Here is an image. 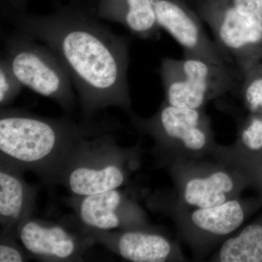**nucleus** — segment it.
<instances>
[{
    "label": "nucleus",
    "instance_id": "f257e3e1",
    "mask_svg": "<svg viewBox=\"0 0 262 262\" xmlns=\"http://www.w3.org/2000/svg\"><path fill=\"white\" fill-rule=\"evenodd\" d=\"M1 13L15 32L54 51L75 88L84 120L108 107L131 113L130 38L101 24L94 10L72 2L50 14L33 15L1 3Z\"/></svg>",
    "mask_w": 262,
    "mask_h": 262
},
{
    "label": "nucleus",
    "instance_id": "f03ea898",
    "mask_svg": "<svg viewBox=\"0 0 262 262\" xmlns=\"http://www.w3.org/2000/svg\"><path fill=\"white\" fill-rule=\"evenodd\" d=\"M110 123L70 117L49 118L20 108L0 110V161L20 171L36 174L44 184L56 185L66 159L84 137L108 132Z\"/></svg>",
    "mask_w": 262,
    "mask_h": 262
},
{
    "label": "nucleus",
    "instance_id": "7ed1b4c3",
    "mask_svg": "<svg viewBox=\"0 0 262 262\" xmlns=\"http://www.w3.org/2000/svg\"><path fill=\"white\" fill-rule=\"evenodd\" d=\"M80 139L71 150L56 179L71 195L85 196L120 189L139 161V146L119 145L108 132Z\"/></svg>",
    "mask_w": 262,
    "mask_h": 262
},
{
    "label": "nucleus",
    "instance_id": "20e7f679",
    "mask_svg": "<svg viewBox=\"0 0 262 262\" xmlns=\"http://www.w3.org/2000/svg\"><path fill=\"white\" fill-rule=\"evenodd\" d=\"M130 115L136 130L154 140L155 152L165 163L196 160L212 154L216 145L203 108L177 107L164 101L151 117Z\"/></svg>",
    "mask_w": 262,
    "mask_h": 262
},
{
    "label": "nucleus",
    "instance_id": "39448f33",
    "mask_svg": "<svg viewBox=\"0 0 262 262\" xmlns=\"http://www.w3.org/2000/svg\"><path fill=\"white\" fill-rule=\"evenodd\" d=\"M238 72L234 66L217 64L187 53L181 59L165 57L160 67L164 101L177 107L202 110L210 101L237 90Z\"/></svg>",
    "mask_w": 262,
    "mask_h": 262
},
{
    "label": "nucleus",
    "instance_id": "423d86ee",
    "mask_svg": "<svg viewBox=\"0 0 262 262\" xmlns=\"http://www.w3.org/2000/svg\"><path fill=\"white\" fill-rule=\"evenodd\" d=\"M2 57L24 86L51 98L66 113L73 111L77 102L73 83L53 50L15 32L5 39Z\"/></svg>",
    "mask_w": 262,
    "mask_h": 262
},
{
    "label": "nucleus",
    "instance_id": "0eeeda50",
    "mask_svg": "<svg viewBox=\"0 0 262 262\" xmlns=\"http://www.w3.org/2000/svg\"><path fill=\"white\" fill-rule=\"evenodd\" d=\"M153 209L162 210L173 215L184 237L196 251L225 239L244 223L246 218L262 206L261 198L242 201L230 200L223 204L204 208H184L171 204L158 194L148 200Z\"/></svg>",
    "mask_w": 262,
    "mask_h": 262
},
{
    "label": "nucleus",
    "instance_id": "6e6552de",
    "mask_svg": "<svg viewBox=\"0 0 262 262\" xmlns=\"http://www.w3.org/2000/svg\"><path fill=\"white\" fill-rule=\"evenodd\" d=\"M196 160L168 164L179 203L184 208H204L238 198L247 187L246 177L228 164L196 163Z\"/></svg>",
    "mask_w": 262,
    "mask_h": 262
},
{
    "label": "nucleus",
    "instance_id": "1a4fd4ad",
    "mask_svg": "<svg viewBox=\"0 0 262 262\" xmlns=\"http://www.w3.org/2000/svg\"><path fill=\"white\" fill-rule=\"evenodd\" d=\"M17 237L31 258L48 262L83 261L96 244L75 215L59 221L30 217L17 229Z\"/></svg>",
    "mask_w": 262,
    "mask_h": 262
},
{
    "label": "nucleus",
    "instance_id": "9d476101",
    "mask_svg": "<svg viewBox=\"0 0 262 262\" xmlns=\"http://www.w3.org/2000/svg\"><path fill=\"white\" fill-rule=\"evenodd\" d=\"M200 14L211 29L215 43L241 74L256 65L262 54V32L228 0H207Z\"/></svg>",
    "mask_w": 262,
    "mask_h": 262
},
{
    "label": "nucleus",
    "instance_id": "9b49d317",
    "mask_svg": "<svg viewBox=\"0 0 262 262\" xmlns=\"http://www.w3.org/2000/svg\"><path fill=\"white\" fill-rule=\"evenodd\" d=\"M66 204L80 223L97 231H121L150 227L144 210L120 189L91 195H71Z\"/></svg>",
    "mask_w": 262,
    "mask_h": 262
},
{
    "label": "nucleus",
    "instance_id": "f8f14e48",
    "mask_svg": "<svg viewBox=\"0 0 262 262\" xmlns=\"http://www.w3.org/2000/svg\"><path fill=\"white\" fill-rule=\"evenodd\" d=\"M153 1L160 28L179 43L184 53L217 64L232 65L218 45L207 35L199 19L190 10L177 0Z\"/></svg>",
    "mask_w": 262,
    "mask_h": 262
},
{
    "label": "nucleus",
    "instance_id": "ddd939ff",
    "mask_svg": "<svg viewBox=\"0 0 262 262\" xmlns=\"http://www.w3.org/2000/svg\"><path fill=\"white\" fill-rule=\"evenodd\" d=\"M88 229L96 244L101 245L127 261H175L181 255L177 245L151 227L111 232Z\"/></svg>",
    "mask_w": 262,
    "mask_h": 262
},
{
    "label": "nucleus",
    "instance_id": "4468645a",
    "mask_svg": "<svg viewBox=\"0 0 262 262\" xmlns=\"http://www.w3.org/2000/svg\"><path fill=\"white\" fill-rule=\"evenodd\" d=\"M23 173L0 161L1 232L16 233L19 225L34 215L39 187L26 182Z\"/></svg>",
    "mask_w": 262,
    "mask_h": 262
},
{
    "label": "nucleus",
    "instance_id": "2eb2a0df",
    "mask_svg": "<svg viewBox=\"0 0 262 262\" xmlns=\"http://www.w3.org/2000/svg\"><path fill=\"white\" fill-rule=\"evenodd\" d=\"M94 13L98 19L121 24L141 39L159 37L153 0H98Z\"/></svg>",
    "mask_w": 262,
    "mask_h": 262
},
{
    "label": "nucleus",
    "instance_id": "dca6fc26",
    "mask_svg": "<svg viewBox=\"0 0 262 262\" xmlns=\"http://www.w3.org/2000/svg\"><path fill=\"white\" fill-rule=\"evenodd\" d=\"M213 261L262 262V213L237 235L226 239Z\"/></svg>",
    "mask_w": 262,
    "mask_h": 262
},
{
    "label": "nucleus",
    "instance_id": "f3484780",
    "mask_svg": "<svg viewBox=\"0 0 262 262\" xmlns=\"http://www.w3.org/2000/svg\"><path fill=\"white\" fill-rule=\"evenodd\" d=\"M212 155L218 161L228 164L244 174L248 185L257 191L262 201V155L248 152L236 145L225 147L218 144Z\"/></svg>",
    "mask_w": 262,
    "mask_h": 262
},
{
    "label": "nucleus",
    "instance_id": "a211bd4d",
    "mask_svg": "<svg viewBox=\"0 0 262 262\" xmlns=\"http://www.w3.org/2000/svg\"><path fill=\"white\" fill-rule=\"evenodd\" d=\"M241 95L253 117H262V70L253 66L241 73Z\"/></svg>",
    "mask_w": 262,
    "mask_h": 262
},
{
    "label": "nucleus",
    "instance_id": "6ab92c4d",
    "mask_svg": "<svg viewBox=\"0 0 262 262\" xmlns=\"http://www.w3.org/2000/svg\"><path fill=\"white\" fill-rule=\"evenodd\" d=\"M234 145L248 152L262 155V117L252 116L248 120Z\"/></svg>",
    "mask_w": 262,
    "mask_h": 262
},
{
    "label": "nucleus",
    "instance_id": "aec40b11",
    "mask_svg": "<svg viewBox=\"0 0 262 262\" xmlns=\"http://www.w3.org/2000/svg\"><path fill=\"white\" fill-rule=\"evenodd\" d=\"M6 61H0V106L8 107L20 94L23 88Z\"/></svg>",
    "mask_w": 262,
    "mask_h": 262
},
{
    "label": "nucleus",
    "instance_id": "412c9836",
    "mask_svg": "<svg viewBox=\"0 0 262 262\" xmlns=\"http://www.w3.org/2000/svg\"><path fill=\"white\" fill-rule=\"evenodd\" d=\"M31 258L20 244L17 234L13 232H1L0 237V262H22Z\"/></svg>",
    "mask_w": 262,
    "mask_h": 262
},
{
    "label": "nucleus",
    "instance_id": "4be33fe9",
    "mask_svg": "<svg viewBox=\"0 0 262 262\" xmlns=\"http://www.w3.org/2000/svg\"><path fill=\"white\" fill-rule=\"evenodd\" d=\"M262 32V0H228Z\"/></svg>",
    "mask_w": 262,
    "mask_h": 262
},
{
    "label": "nucleus",
    "instance_id": "5701e85b",
    "mask_svg": "<svg viewBox=\"0 0 262 262\" xmlns=\"http://www.w3.org/2000/svg\"><path fill=\"white\" fill-rule=\"evenodd\" d=\"M28 2L29 0H2L1 3L6 5L7 6L13 9L26 11Z\"/></svg>",
    "mask_w": 262,
    "mask_h": 262
},
{
    "label": "nucleus",
    "instance_id": "b1692460",
    "mask_svg": "<svg viewBox=\"0 0 262 262\" xmlns=\"http://www.w3.org/2000/svg\"><path fill=\"white\" fill-rule=\"evenodd\" d=\"M72 2H75V3H82V0H72Z\"/></svg>",
    "mask_w": 262,
    "mask_h": 262
}]
</instances>
